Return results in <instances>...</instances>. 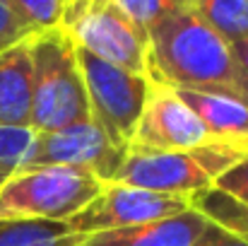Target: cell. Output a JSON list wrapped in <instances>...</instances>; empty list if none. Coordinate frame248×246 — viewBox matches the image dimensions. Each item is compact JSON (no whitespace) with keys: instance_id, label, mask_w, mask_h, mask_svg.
<instances>
[{"instance_id":"cell-10","label":"cell","mask_w":248,"mask_h":246,"mask_svg":"<svg viewBox=\"0 0 248 246\" xmlns=\"http://www.w3.org/2000/svg\"><path fill=\"white\" fill-rule=\"evenodd\" d=\"M31 126V36L0 51V128Z\"/></svg>"},{"instance_id":"cell-6","label":"cell","mask_w":248,"mask_h":246,"mask_svg":"<svg viewBox=\"0 0 248 246\" xmlns=\"http://www.w3.org/2000/svg\"><path fill=\"white\" fill-rule=\"evenodd\" d=\"M75 53L87 92L89 118L116 148L128 150L152 89V80L108 66L78 46Z\"/></svg>"},{"instance_id":"cell-11","label":"cell","mask_w":248,"mask_h":246,"mask_svg":"<svg viewBox=\"0 0 248 246\" xmlns=\"http://www.w3.org/2000/svg\"><path fill=\"white\" fill-rule=\"evenodd\" d=\"M205 227L207 217L188 208L178 215L147 225L92 234L87 237L84 246H193L195 239L205 232Z\"/></svg>"},{"instance_id":"cell-5","label":"cell","mask_w":248,"mask_h":246,"mask_svg":"<svg viewBox=\"0 0 248 246\" xmlns=\"http://www.w3.org/2000/svg\"><path fill=\"white\" fill-rule=\"evenodd\" d=\"M61 32L89 56L150 78L147 41L135 32L116 0H65Z\"/></svg>"},{"instance_id":"cell-22","label":"cell","mask_w":248,"mask_h":246,"mask_svg":"<svg viewBox=\"0 0 248 246\" xmlns=\"http://www.w3.org/2000/svg\"><path fill=\"white\" fill-rule=\"evenodd\" d=\"M229 49H232L234 63H236V68H239V75H241V80L246 82V87H248V41L229 44Z\"/></svg>"},{"instance_id":"cell-1","label":"cell","mask_w":248,"mask_h":246,"mask_svg":"<svg viewBox=\"0 0 248 246\" xmlns=\"http://www.w3.org/2000/svg\"><path fill=\"white\" fill-rule=\"evenodd\" d=\"M147 70L157 84L222 94L248 106V87L229 44L190 10L188 0H176L173 10L150 32Z\"/></svg>"},{"instance_id":"cell-13","label":"cell","mask_w":248,"mask_h":246,"mask_svg":"<svg viewBox=\"0 0 248 246\" xmlns=\"http://www.w3.org/2000/svg\"><path fill=\"white\" fill-rule=\"evenodd\" d=\"M87 237L63 222L0 220V246H84Z\"/></svg>"},{"instance_id":"cell-16","label":"cell","mask_w":248,"mask_h":246,"mask_svg":"<svg viewBox=\"0 0 248 246\" xmlns=\"http://www.w3.org/2000/svg\"><path fill=\"white\" fill-rule=\"evenodd\" d=\"M29 36L61 29L65 0H5Z\"/></svg>"},{"instance_id":"cell-2","label":"cell","mask_w":248,"mask_h":246,"mask_svg":"<svg viewBox=\"0 0 248 246\" xmlns=\"http://www.w3.org/2000/svg\"><path fill=\"white\" fill-rule=\"evenodd\" d=\"M246 155L248 148L227 143H205L190 150H145L130 145L111 183L193 198L215 188V181Z\"/></svg>"},{"instance_id":"cell-4","label":"cell","mask_w":248,"mask_h":246,"mask_svg":"<svg viewBox=\"0 0 248 246\" xmlns=\"http://www.w3.org/2000/svg\"><path fill=\"white\" fill-rule=\"evenodd\" d=\"M101 181L73 166H22L0 186V220L68 222L101 191Z\"/></svg>"},{"instance_id":"cell-7","label":"cell","mask_w":248,"mask_h":246,"mask_svg":"<svg viewBox=\"0 0 248 246\" xmlns=\"http://www.w3.org/2000/svg\"><path fill=\"white\" fill-rule=\"evenodd\" d=\"M188 208L190 198L155 193L125 183H104L101 191L65 225L82 237H92L101 232H116L164 220Z\"/></svg>"},{"instance_id":"cell-21","label":"cell","mask_w":248,"mask_h":246,"mask_svg":"<svg viewBox=\"0 0 248 246\" xmlns=\"http://www.w3.org/2000/svg\"><path fill=\"white\" fill-rule=\"evenodd\" d=\"M193 246H248V244L244 242V239L234 237L232 232L222 230L219 225H215V222H210V220H207L205 232L195 239V244Z\"/></svg>"},{"instance_id":"cell-20","label":"cell","mask_w":248,"mask_h":246,"mask_svg":"<svg viewBox=\"0 0 248 246\" xmlns=\"http://www.w3.org/2000/svg\"><path fill=\"white\" fill-rule=\"evenodd\" d=\"M24 39H29L27 29L17 22V17L12 15L7 2L0 0V51H5V49H10V46H15Z\"/></svg>"},{"instance_id":"cell-3","label":"cell","mask_w":248,"mask_h":246,"mask_svg":"<svg viewBox=\"0 0 248 246\" xmlns=\"http://www.w3.org/2000/svg\"><path fill=\"white\" fill-rule=\"evenodd\" d=\"M89 118L75 44L61 29L31 36V133H53Z\"/></svg>"},{"instance_id":"cell-14","label":"cell","mask_w":248,"mask_h":246,"mask_svg":"<svg viewBox=\"0 0 248 246\" xmlns=\"http://www.w3.org/2000/svg\"><path fill=\"white\" fill-rule=\"evenodd\" d=\"M188 5L227 44L248 41V0H188Z\"/></svg>"},{"instance_id":"cell-19","label":"cell","mask_w":248,"mask_h":246,"mask_svg":"<svg viewBox=\"0 0 248 246\" xmlns=\"http://www.w3.org/2000/svg\"><path fill=\"white\" fill-rule=\"evenodd\" d=\"M215 188L222 191V193H227L229 198L248 205V155L244 160H239L232 169H227L215 181Z\"/></svg>"},{"instance_id":"cell-17","label":"cell","mask_w":248,"mask_h":246,"mask_svg":"<svg viewBox=\"0 0 248 246\" xmlns=\"http://www.w3.org/2000/svg\"><path fill=\"white\" fill-rule=\"evenodd\" d=\"M116 2L145 41H147L150 32L155 29V24L162 17H166L176 5V0H116Z\"/></svg>"},{"instance_id":"cell-9","label":"cell","mask_w":248,"mask_h":246,"mask_svg":"<svg viewBox=\"0 0 248 246\" xmlns=\"http://www.w3.org/2000/svg\"><path fill=\"white\" fill-rule=\"evenodd\" d=\"M205 143L212 140L195 111L176 89L152 82L130 145L145 150H190Z\"/></svg>"},{"instance_id":"cell-15","label":"cell","mask_w":248,"mask_h":246,"mask_svg":"<svg viewBox=\"0 0 248 246\" xmlns=\"http://www.w3.org/2000/svg\"><path fill=\"white\" fill-rule=\"evenodd\" d=\"M190 208L248 244V205L229 198L227 193H222L217 188H210L205 193L193 196Z\"/></svg>"},{"instance_id":"cell-18","label":"cell","mask_w":248,"mask_h":246,"mask_svg":"<svg viewBox=\"0 0 248 246\" xmlns=\"http://www.w3.org/2000/svg\"><path fill=\"white\" fill-rule=\"evenodd\" d=\"M34 140L31 131H19V128H0V166L5 169H19L29 145Z\"/></svg>"},{"instance_id":"cell-12","label":"cell","mask_w":248,"mask_h":246,"mask_svg":"<svg viewBox=\"0 0 248 246\" xmlns=\"http://www.w3.org/2000/svg\"><path fill=\"white\" fill-rule=\"evenodd\" d=\"M176 94L195 111L212 143L248 148V106L244 101L188 89H176Z\"/></svg>"},{"instance_id":"cell-8","label":"cell","mask_w":248,"mask_h":246,"mask_svg":"<svg viewBox=\"0 0 248 246\" xmlns=\"http://www.w3.org/2000/svg\"><path fill=\"white\" fill-rule=\"evenodd\" d=\"M123 148H116L104 131L92 121H80L75 126L53 131V133H34V140L24 155L22 166H73L92 171L101 183H111L125 160Z\"/></svg>"},{"instance_id":"cell-23","label":"cell","mask_w":248,"mask_h":246,"mask_svg":"<svg viewBox=\"0 0 248 246\" xmlns=\"http://www.w3.org/2000/svg\"><path fill=\"white\" fill-rule=\"evenodd\" d=\"M10 174H12V169H5V166H0V186L5 183V179H7Z\"/></svg>"}]
</instances>
